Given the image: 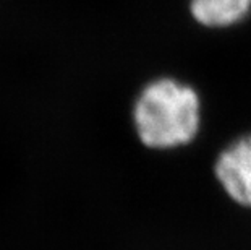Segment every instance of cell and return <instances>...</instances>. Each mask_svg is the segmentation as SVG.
<instances>
[{"label":"cell","mask_w":251,"mask_h":250,"mask_svg":"<svg viewBox=\"0 0 251 250\" xmlns=\"http://www.w3.org/2000/svg\"><path fill=\"white\" fill-rule=\"evenodd\" d=\"M133 127L144 146L175 150L186 146L201 130L202 104L196 89L172 77H161L141 88L131 111Z\"/></svg>","instance_id":"1"},{"label":"cell","mask_w":251,"mask_h":250,"mask_svg":"<svg viewBox=\"0 0 251 250\" xmlns=\"http://www.w3.org/2000/svg\"><path fill=\"white\" fill-rule=\"evenodd\" d=\"M214 172L235 203L251 208V134L233 140L219 153Z\"/></svg>","instance_id":"2"},{"label":"cell","mask_w":251,"mask_h":250,"mask_svg":"<svg viewBox=\"0 0 251 250\" xmlns=\"http://www.w3.org/2000/svg\"><path fill=\"white\" fill-rule=\"evenodd\" d=\"M190 13L204 28H230L251 13V0H190Z\"/></svg>","instance_id":"3"}]
</instances>
